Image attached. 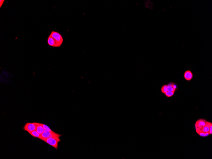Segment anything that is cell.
Listing matches in <instances>:
<instances>
[{"mask_svg": "<svg viewBox=\"0 0 212 159\" xmlns=\"http://www.w3.org/2000/svg\"><path fill=\"white\" fill-rule=\"evenodd\" d=\"M177 86L175 83H170L167 84V92H175Z\"/></svg>", "mask_w": 212, "mask_h": 159, "instance_id": "cell-9", "label": "cell"}, {"mask_svg": "<svg viewBox=\"0 0 212 159\" xmlns=\"http://www.w3.org/2000/svg\"><path fill=\"white\" fill-rule=\"evenodd\" d=\"M29 133L32 136L34 137L38 138V139H40L41 135L39 134V133H38L36 130L31 132H29Z\"/></svg>", "mask_w": 212, "mask_h": 159, "instance_id": "cell-10", "label": "cell"}, {"mask_svg": "<svg viewBox=\"0 0 212 159\" xmlns=\"http://www.w3.org/2000/svg\"><path fill=\"white\" fill-rule=\"evenodd\" d=\"M206 122L205 120L203 119L198 120L195 124L196 130H201L203 127L206 125Z\"/></svg>", "mask_w": 212, "mask_h": 159, "instance_id": "cell-5", "label": "cell"}, {"mask_svg": "<svg viewBox=\"0 0 212 159\" xmlns=\"http://www.w3.org/2000/svg\"><path fill=\"white\" fill-rule=\"evenodd\" d=\"M196 131L197 133L201 137H206L207 136H208L209 135V132L207 133L203 132L200 130H196Z\"/></svg>", "mask_w": 212, "mask_h": 159, "instance_id": "cell-11", "label": "cell"}, {"mask_svg": "<svg viewBox=\"0 0 212 159\" xmlns=\"http://www.w3.org/2000/svg\"><path fill=\"white\" fill-rule=\"evenodd\" d=\"M36 128V124L35 123H27L23 127L25 131L29 133L35 130Z\"/></svg>", "mask_w": 212, "mask_h": 159, "instance_id": "cell-4", "label": "cell"}, {"mask_svg": "<svg viewBox=\"0 0 212 159\" xmlns=\"http://www.w3.org/2000/svg\"><path fill=\"white\" fill-rule=\"evenodd\" d=\"M62 135L58 134L54 131L51 132L49 131L45 130L43 133L40 135V139L43 141L48 138L56 137H60Z\"/></svg>", "mask_w": 212, "mask_h": 159, "instance_id": "cell-3", "label": "cell"}, {"mask_svg": "<svg viewBox=\"0 0 212 159\" xmlns=\"http://www.w3.org/2000/svg\"><path fill=\"white\" fill-rule=\"evenodd\" d=\"M161 91L164 94H165L166 92H167V85L165 84L161 88Z\"/></svg>", "mask_w": 212, "mask_h": 159, "instance_id": "cell-13", "label": "cell"}, {"mask_svg": "<svg viewBox=\"0 0 212 159\" xmlns=\"http://www.w3.org/2000/svg\"><path fill=\"white\" fill-rule=\"evenodd\" d=\"M5 1L4 0H0V7H1L2 5H3V4L4 3V2Z\"/></svg>", "mask_w": 212, "mask_h": 159, "instance_id": "cell-16", "label": "cell"}, {"mask_svg": "<svg viewBox=\"0 0 212 159\" xmlns=\"http://www.w3.org/2000/svg\"><path fill=\"white\" fill-rule=\"evenodd\" d=\"M36 124V128L35 130L39 134L41 135L43 133L45 130L44 129L41 124L40 123H35Z\"/></svg>", "mask_w": 212, "mask_h": 159, "instance_id": "cell-7", "label": "cell"}, {"mask_svg": "<svg viewBox=\"0 0 212 159\" xmlns=\"http://www.w3.org/2000/svg\"><path fill=\"white\" fill-rule=\"evenodd\" d=\"M60 137L49 138L44 140V141L46 142L51 146L54 147L56 149H58V143L61 142Z\"/></svg>", "mask_w": 212, "mask_h": 159, "instance_id": "cell-2", "label": "cell"}, {"mask_svg": "<svg viewBox=\"0 0 212 159\" xmlns=\"http://www.w3.org/2000/svg\"><path fill=\"white\" fill-rule=\"evenodd\" d=\"M47 43L51 47H57V44L55 40L50 35L48 38Z\"/></svg>", "mask_w": 212, "mask_h": 159, "instance_id": "cell-8", "label": "cell"}, {"mask_svg": "<svg viewBox=\"0 0 212 159\" xmlns=\"http://www.w3.org/2000/svg\"><path fill=\"white\" fill-rule=\"evenodd\" d=\"M40 124L42 125V126L44 128V129L45 130L49 131L51 132H52L54 131H52V130H51V129L48 127V126H47V125H46V124H41V123Z\"/></svg>", "mask_w": 212, "mask_h": 159, "instance_id": "cell-14", "label": "cell"}, {"mask_svg": "<svg viewBox=\"0 0 212 159\" xmlns=\"http://www.w3.org/2000/svg\"><path fill=\"white\" fill-rule=\"evenodd\" d=\"M184 76L186 80L190 81L193 79V74L190 70H188L184 72Z\"/></svg>", "mask_w": 212, "mask_h": 159, "instance_id": "cell-6", "label": "cell"}, {"mask_svg": "<svg viewBox=\"0 0 212 159\" xmlns=\"http://www.w3.org/2000/svg\"><path fill=\"white\" fill-rule=\"evenodd\" d=\"M202 131L203 132L207 133L209 132V127L208 125L206 124V125L204 126V127H203L202 129L200 130Z\"/></svg>", "mask_w": 212, "mask_h": 159, "instance_id": "cell-12", "label": "cell"}, {"mask_svg": "<svg viewBox=\"0 0 212 159\" xmlns=\"http://www.w3.org/2000/svg\"><path fill=\"white\" fill-rule=\"evenodd\" d=\"M175 92H167L165 94L166 96L167 97H171L174 95Z\"/></svg>", "mask_w": 212, "mask_h": 159, "instance_id": "cell-15", "label": "cell"}, {"mask_svg": "<svg viewBox=\"0 0 212 159\" xmlns=\"http://www.w3.org/2000/svg\"><path fill=\"white\" fill-rule=\"evenodd\" d=\"M50 35L55 40L57 44V47H60L63 42V37L59 32L52 31Z\"/></svg>", "mask_w": 212, "mask_h": 159, "instance_id": "cell-1", "label": "cell"}]
</instances>
